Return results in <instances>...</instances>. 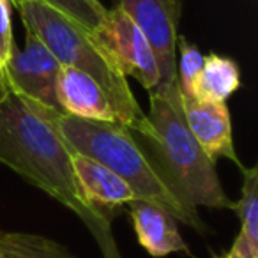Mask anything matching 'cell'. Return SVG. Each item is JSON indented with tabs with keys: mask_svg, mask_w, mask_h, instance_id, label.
Returning a JSON list of instances; mask_svg holds the SVG:
<instances>
[{
	"mask_svg": "<svg viewBox=\"0 0 258 258\" xmlns=\"http://www.w3.org/2000/svg\"><path fill=\"white\" fill-rule=\"evenodd\" d=\"M51 110L9 90L0 99V163L68 207L82 221L92 218L76 184V154L58 131Z\"/></svg>",
	"mask_w": 258,
	"mask_h": 258,
	"instance_id": "cell-1",
	"label": "cell"
},
{
	"mask_svg": "<svg viewBox=\"0 0 258 258\" xmlns=\"http://www.w3.org/2000/svg\"><path fill=\"white\" fill-rule=\"evenodd\" d=\"M149 92V111L129 131L184 202L193 207L232 209L233 202L223 189L218 166L202 151L184 120L177 80Z\"/></svg>",
	"mask_w": 258,
	"mask_h": 258,
	"instance_id": "cell-2",
	"label": "cell"
},
{
	"mask_svg": "<svg viewBox=\"0 0 258 258\" xmlns=\"http://www.w3.org/2000/svg\"><path fill=\"white\" fill-rule=\"evenodd\" d=\"M53 120L76 154L96 159L115 172L129 184L138 200L161 205L177 221L186 223L197 232L204 233L207 230L198 209L184 202L170 187L144 145L124 124L85 120L64 111H55Z\"/></svg>",
	"mask_w": 258,
	"mask_h": 258,
	"instance_id": "cell-3",
	"label": "cell"
},
{
	"mask_svg": "<svg viewBox=\"0 0 258 258\" xmlns=\"http://www.w3.org/2000/svg\"><path fill=\"white\" fill-rule=\"evenodd\" d=\"M15 6L25 30L39 37L60 64L80 69L96 80L117 108L120 124L127 129L137 127L145 113L129 87L127 76L97 30L80 25L64 13L39 2L20 0Z\"/></svg>",
	"mask_w": 258,
	"mask_h": 258,
	"instance_id": "cell-4",
	"label": "cell"
},
{
	"mask_svg": "<svg viewBox=\"0 0 258 258\" xmlns=\"http://www.w3.org/2000/svg\"><path fill=\"white\" fill-rule=\"evenodd\" d=\"M147 37L156 55L159 85L177 80V39L182 4L180 0H113Z\"/></svg>",
	"mask_w": 258,
	"mask_h": 258,
	"instance_id": "cell-5",
	"label": "cell"
},
{
	"mask_svg": "<svg viewBox=\"0 0 258 258\" xmlns=\"http://www.w3.org/2000/svg\"><path fill=\"white\" fill-rule=\"evenodd\" d=\"M60 62L46 44L25 30V46L15 48L6 64L4 76L9 90L51 110H60L57 103V76ZM62 111V110H60Z\"/></svg>",
	"mask_w": 258,
	"mask_h": 258,
	"instance_id": "cell-6",
	"label": "cell"
},
{
	"mask_svg": "<svg viewBox=\"0 0 258 258\" xmlns=\"http://www.w3.org/2000/svg\"><path fill=\"white\" fill-rule=\"evenodd\" d=\"M97 34L110 48L118 68L127 78H135L147 90H154L159 85L161 76L152 46L120 8L113 6L108 9Z\"/></svg>",
	"mask_w": 258,
	"mask_h": 258,
	"instance_id": "cell-7",
	"label": "cell"
},
{
	"mask_svg": "<svg viewBox=\"0 0 258 258\" xmlns=\"http://www.w3.org/2000/svg\"><path fill=\"white\" fill-rule=\"evenodd\" d=\"M73 170L82 200L92 218L111 223L122 205H129L133 200H138L135 191L124 179L96 159L75 154Z\"/></svg>",
	"mask_w": 258,
	"mask_h": 258,
	"instance_id": "cell-8",
	"label": "cell"
},
{
	"mask_svg": "<svg viewBox=\"0 0 258 258\" xmlns=\"http://www.w3.org/2000/svg\"><path fill=\"white\" fill-rule=\"evenodd\" d=\"M180 108L191 135L212 161L218 163V159L221 158L230 159L239 168H242L244 165L237 158L233 145L232 115L228 104L198 101L180 94Z\"/></svg>",
	"mask_w": 258,
	"mask_h": 258,
	"instance_id": "cell-9",
	"label": "cell"
},
{
	"mask_svg": "<svg viewBox=\"0 0 258 258\" xmlns=\"http://www.w3.org/2000/svg\"><path fill=\"white\" fill-rule=\"evenodd\" d=\"M57 103L64 113L85 120L120 122L117 108L104 89L89 75L60 64L57 76Z\"/></svg>",
	"mask_w": 258,
	"mask_h": 258,
	"instance_id": "cell-10",
	"label": "cell"
},
{
	"mask_svg": "<svg viewBox=\"0 0 258 258\" xmlns=\"http://www.w3.org/2000/svg\"><path fill=\"white\" fill-rule=\"evenodd\" d=\"M129 218L138 242L151 256L163 258L172 253H189V246L179 232V221L165 207L149 200H133L129 204Z\"/></svg>",
	"mask_w": 258,
	"mask_h": 258,
	"instance_id": "cell-11",
	"label": "cell"
},
{
	"mask_svg": "<svg viewBox=\"0 0 258 258\" xmlns=\"http://www.w3.org/2000/svg\"><path fill=\"white\" fill-rule=\"evenodd\" d=\"M240 87V71L233 58L218 53L205 55L204 68L195 83L193 97L209 103H226Z\"/></svg>",
	"mask_w": 258,
	"mask_h": 258,
	"instance_id": "cell-12",
	"label": "cell"
},
{
	"mask_svg": "<svg viewBox=\"0 0 258 258\" xmlns=\"http://www.w3.org/2000/svg\"><path fill=\"white\" fill-rule=\"evenodd\" d=\"M0 249L4 258H75L62 244L23 232H0Z\"/></svg>",
	"mask_w": 258,
	"mask_h": 258,
	"instance_id": "cell-13",
	"label": "cell"
},
{
	"mask_svg": "<svg viewBox=\"0 0 258 258\" xmlns=\"http://www.w3.org/2000/svg\"><path fill=\"white\" fill-rule=\"evenodd\" d=\"M242 172V187L240 198L233 202L232 211L240 221V232L253 249L258 251V166L240 168Z\"/></svg>",
	"mask_w": 258,
	"mask_h": 258,
	"instance_id": "cell-14",
	"label": "cell"
},
{
	"mask_svg": "<svg viewBox=\"0 0 258 258\" xmlns=\"http://www.w3.org/2000/svg\"><path fill=\"white\" fill-rule=\"evenodd\" d=\"M13 4L20 0H11ZM29 2H39V4L50 6L57 11L64 13L66 16L78 22L80 25L97 30L104 22L108 9L101 2H90V0H29Z\"/></svg>",
	"mask_w": 258,
	"mask_h": 258,
	"instance_id": "cell-15",
	"label": "cell"
},
{
	"mask_svg": "<svg viewBox=\"0 0 258 258\" xmlns=\"http://www.w3.org/2000/svg\"><path fill=\"white\" fill-rule=\"evenodd\" d=\"M177 46H179V66H177L179 90L184 97H193L195 83L204 68L205 55L195 44H191L186 37H179Z\"/></svg>",
	"mask_w": 258,
	"mask_h": 258,
	"instance_id": "cell-16",
	"label": "cell"
},
{
	"mask_svg": "<svg viewBox=\"0 0 258 258\" xmlns=\"http://www.w3.org/2000/svg\"><path fill=\"white\" fill-rule=\"evenodd\" d=\"M83 223H85L89 232L92 233L94 239H96L103 258H122L117 242H115L113 232H111L110 221H104V219H99V218H87Z\"/></svg>",
	"mask_w": 258,
	"mask_h": 258,
	"instance_id": "cell-17",
	"label": "cell"
},
{
	"mask_svg": "<svg viewBox=\"0 0 258 258\" xmlns=\"http://www.w3.org/2000/svg\"><path fill=\"white\" fill-rule=\"evenodd\" d=\"M11 0H0V62L6 68L15 51V39H13V23H11Z\"/></svg>",
	"mask_w": 258,
	"mask_h": 258,
	"instance_id": "cell-18",
	"label": "cell"
},
{
	"mask_svg": "<svg viewBox=\"0 0 258 258\" xmlns=\"http://www.w3.org/2000/svg\"><path fill=\"white\" fill-rule=\"evenodd\" d=\"M212 258H258V251L249 246L242 235H237L232 247L223 254H212Z\"/></svg>",
	"mask_w": 258,
	"mask_h": 258,
	"instance_id": "cell-19",
	"label": "cell"
},
{
	"mask_svg": "<svg viewBox=\"0 0 258 258\" xmlns=\"http://www.w3.org/2000/svg\"><path fill=\"white\" fill-rule=\"evenodd\" d=\"M8 92H9V87H8V83H6L4 66H2V62H0V99H2Z\"/></svg>",
	"mask_w": 258,
	"mask_h": 258,
	"instance_id": "cell-20",
	"label": "cell"
},
{
	"mask_svg": "<svg viewBox=\"0 0 258 258\" xmlns=\"http://www.w3.org/2000/svg\"><path fill=\"white\" fill-rule=\"evenodd\" d=\"M0 258H4V254H2V249H0Z\"/></svg>",
	"mask_w": 258,
	"mask_h": 258,
	"instance_id": "cell-21",
	"label": "cell"
},
{
	"mask_svg": "<svg viewBox=\"0 0 258 258\" xmlns=\"http://www.w3.org/2000/svg\"><path fill=\"white\" fill-rule=\"evenodd\" d=\"M90 2H99V0H90Z\"/></svg>",
	"mask_w": 258,
	"mask_h": 258,
	"instance_id": "cell-22",
	"label": "cell"
}]
</instances>
